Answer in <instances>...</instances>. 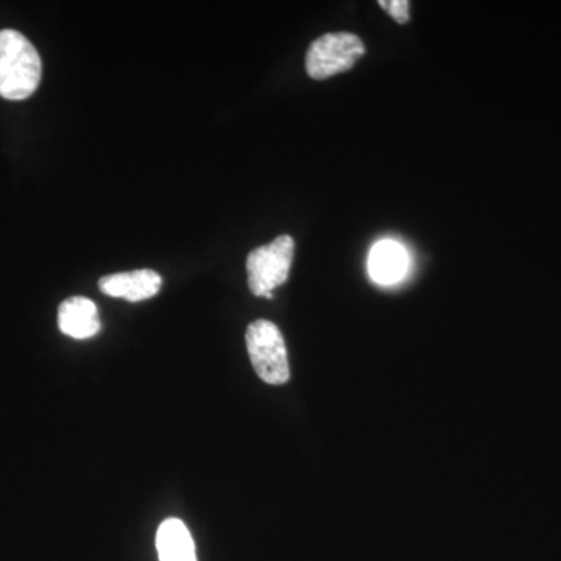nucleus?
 Instances as JSON below:
<instances>
[{"label": "nucleus", "mask_w": 561, "mask_h": 561, "mask_svg": "<svg viewBox=\"0 0 561 561\" xmlns=\"http://www.w3.org/2000/svg\"><path fill=\"white\" fill-rule=\"evenodd\" d=\"M162 278L157 272L142 271L116 273L99 280L103 294L113 298H124L130 302H139L153 298L160 291Z\"/></svg>", "instance_id": "39448f33"}, {"label": "nucleus", "mask_w": 561, "mask_h": 561, "mask_svg": "<svg viewBox=\"0 0 561 561\" xmlns=\"http://www.w3.org/2000/svg\"><path fill=\"white\" fill-rule=\"evenodd\" d=\"M295 242L284 234L260 249L251 251L247 257L249 287L256 297L273 298V290L283 286L289 278L294 261Z\"/></svg>", "instance_id": "20e7f679"}, {"label": "nucleus", "mask_w": 561, "mask_h": 561, "mask_svg": "<svg viewBox=\"0 0 561 561\" xmlns=\"http://www.w3.org/2000/svg\"><path fill=\"white\" fill-rule=\"evenodd\" d=\"M378 3L398 24H408L411 20V13H409L411 3L408 0H379Z\"/></svg>", "instance_id": "1a4fd4ad"}, {"label": "nucleus", "mask_w": 561, "mask_h": 561, "mask_svg": "<svg viewBox=\"0 0 561 561\" xmlns=\"http://www.w3.org/2000/svg\"><path fill=\"white\" fill-rule=\"evenodd\" d=\"M58 327L62 334L77 341L94 337L101 331L98 306L90 298L72 297L58 309Z\"/></svg>", "instance_id": "423d86ee"}, {"label": "nucleus", "mask_w": 561, "mask_h": 561, "mask_svg": "<svg viewBox=\"0 0 561 561\" xmlns=\"http://www.w3.org/2000/svg\"><path fill=\"white\" fill-rule=\"evenodd\" d=\"M43 62L31 41L16 31H0V98L24 101L38 90Z\"/></svg>", "instance_id": "f257e3e1"}, {"label": "nucleus", "mask_w": 561, "mask_h": 561, "mask_svg": "<svg viewBox=\"0 0 561 561\" xmlns=\"http://www.w3.org/2000/svg\"><path fill=\"white\" fill-rule=\"evenodd\" d=\"M365 55V44L350 32L327 33L306 54V70L313 80H327L354 68Z\"/></svg>", "instance_id": "7ed1b4c3"}, {"label": "nucleus", "mask_w": 561, "mask_h": 561, "mask_svg": "<svg viewBox=\"0 0 561 561\" xmlns=\"http://www.w3.org/2000/svg\"><path fill=\"white\" fill-rule=\"evenodd\" d=\"M409 267L408 251L393 241L376 243L368 256V272L378 284H394L404 278Z\"/></svg>", "instance_id": "0eeeda50"}, {"label": "nucleus", "mask_w": 561, "mask_h": 561, "mask_svg": "<svg viewBox=\"0 0 561 561\" xmlns=\"http://www.w3.org/2000/svg\"><path fill=\"white\" fill-rule=\"evenodd\" d=\"M160 561H197L191 531L180 519L169 518L161 524L157 535Z\"/></svg>", "instance_id": "6e6552de"}, {"label": "nucleus", "mask_w": 561, "mask_h": 561, "mask_svg": "<svg viewBox=\"0 0 561 561\" xmlns=\"http://www.w3.org/2000/svg\"><path fill=\"white\" fill-rule=\"evenodd\" d=\"M247 350L254 371L271 386H283L290 379L286 342L275 323L256 320L247 328Z\"/></svg>", "instance_id": "f03ea898"}]
</instances>
